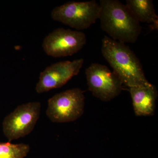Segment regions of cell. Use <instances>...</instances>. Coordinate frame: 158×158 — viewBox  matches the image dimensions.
Here are the masks:
<instances>
[{
	"label": "cell",
	"mask_w": 158,
	"mask_h": 158,
	"mask_svg": "<svg viewBox=\"0 0 158 158\" xmlns=\"http://www.w3.org/2000/svg\"><path fill=\"white\" fill-rule=\"evenodd\" d=\"M103 56L128 88L147 87L148 81L140 60L125 44L104 36L102 40Z\"/></svg>",
	"instance_id": "6da1fadb"
},
{
	"label": "cell",
	"mask_w": 158,
	"mask_h": 158,
	"mask_svg": "<svg viewBox=\"0 0 158 158\" xmlns=\"http://www.w3.org/2000/svg\"><path fill=\"white\" fill-rule=\"evenodd\" d=\"M98 19L110 38L123 43H134L142 28L130 9L118 0H101Z\"/></svg>",
	"instance_id": "7a4b0ae2"
},
{
	"label": "cell",
	"mask_w": 158,
	"mask_h": 158,
	"mask_svg": "<svg viewBox=\"0 0 158 158\" xmlns=\"http://www.w3.org/2000/svg\"><path fill=\"white\" fill-rule=\"evenodd\" d=\"M99 4L95 0L68 2L53 9L51 16L59 22L80 31L86 30L99 19Z\"/></svg>",
	"instance_id": "3957f363"
},
{
	"label": "cell",
	"mask_w": 158,
	"mask_h": 158,
	"mask_svg": "<svg viewBox=\"0 0 158 158\" xmlns=\"http://www.w3.org/2000/svg\"><path fill=\"white\" fill-rule=\"evenodd\" d=\"M85 105L84 91L78 88L69 89L48 100L46 115L54 123L74 121L83 115Z\"/></svg>",
	"instance_id": "277c9868"
},
{
	"label": "cell",
	"mask_w": 158,
	"mask_h": 158,
	"mask_svg": "<svg viewBox=\"0 0 158 158\" xmlns=\"http://www.w3.org/2000/svg\"><path fill=\"white\" fill-rule=\"evenodd\" d=\"M40 110V102H31L20 105L5 117L3 132L9 142L25 137L33 131L39 119Z\"/></svg>",
	"instance_id": "5b68a950"
},
{
	"label": "cell",
	"mask_w": 158,
	"mask_h": 158,
	"mask_svg": "<svg viewBox=\"0 0 158 158\" xmlns=\"http://www.w3.org/2000/svg\"><path fill=\"white\" fill-rule=\"evenodd\" d=\"M89 90L102 101H110L118 96L123 83L117 74L106 65L92 63L85 70Z\"/></svg>",
	"instance_id": "8992f818"
},
{
	"label": "cell",
	"mask_w": 158,
	"mask_h": 158,
	"mask_svg": "<svg viewBox=\"0 0 158 158\" xmlns=\"http://www.w3.org/2000/svg\"><path fill=\"white\" fill-rule=\"evenodd\" d=\"M87 42L85 33L60 28L54 30L44 39L45 53L54 58L72 56L81 50Z\"/></svg>",
	"instance_id": "52a82bcc"
},
{
	"label": "cell",
	"mask_w": 158,
	"mask_h": 158,
	"mask_svg": "<svg viewBox=\"0 0 158 158\" xmlns=\"http://www.w3.org/2000/svg\"><path fill=\"white\" fill-rule=\"evenodd\" d=\"M84 62V59H80L52 64L40 73L36 92L41 94L62 87L80 73Z\"/></svg>",
	"instance_id": "ba28073f"
},
{
	"label": "cell",
	"mask_w": 158,
	"mask_h": 158,
	"mask_svg": "<svg viewBox=\"0 0 158 158\" xmlns=\"http://www.w3.org/2000/svg\"><path fill=\"white\" fill-rule=\"evenodd\" d=\"M134 112L137 116L153 115L156 109L158 91L154 85L129 88Z\"/></svg>",
	"instance_id": "9c48e42d"
},
{
	"label": "cell",
	"mask_w": 158,
	"mask_h": 158,
	"mask_svg": "<svg viewBox=\"0 0 158 158\" xmlns=\"http://www.w3.org/2000/svg\"><path fill=\"white\" fill-rule=\"evenodd\" d=\"M126 5L139 23L150 24L153 30H158V16L152 0H127Z\"/></svg>",
	"instance_id": "30bf717a"
},
{
	"label": "cell",
	"mask_w": 158,
	"mask_h": 158,
	"mask_svg": "<svg viewBox=\"0 0 158 158\" xmlns=\"http://www.w3.org/2000/svg\"><path fill=\"white\" fill-rule=\"evenodd\" d=\"M30 150L28 144L0 142V158H24Z\"/></svg>",
	"instance_id": "8fae6325"
}]
</instances>
